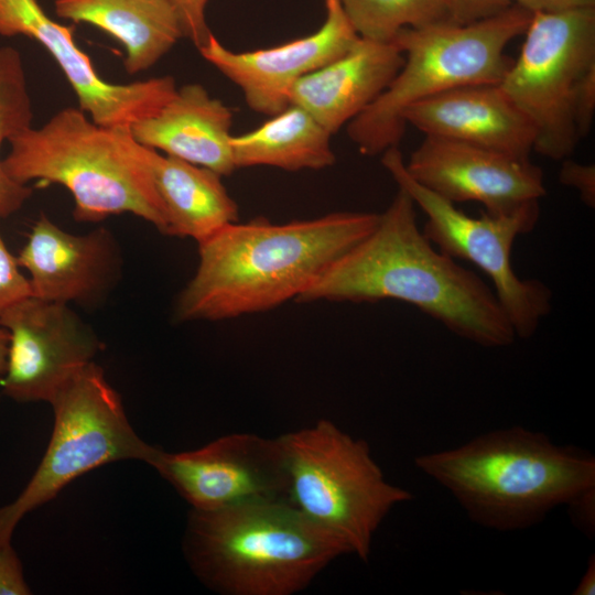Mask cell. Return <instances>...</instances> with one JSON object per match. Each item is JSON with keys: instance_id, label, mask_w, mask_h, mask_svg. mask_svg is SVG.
Listing matches in <instances>:
<instances>
[{"instance_id": "6da1fadb", "label": "cell", "mask_w": 595, "mask_h": 595, "mask_svg": "<svg viewBox=\"0 0 595 595\" xmlns=\"http://www.w3.org/2000/svg\"><path fill=\"white\" fill-rule=\"evenodd\" d=\"M415 208L399 187L374 229L332 262L298 301L399 300L480 346L512 344L515 331L494 291L434 248L419 228Z\"/></svg>"}, {"instance_id": "7a4b0ae2", "label": "cell", "mask_w": 595, "mask_h": 595, "mask_svg": "<svg viewBox=\"0 0 595 595\" xmlns=\"http://www.w3.org/2000/svg\"><path fill=\"white\" fill-rule=\"evenodd\" d=\"M379 214L337 212L274 224L231 223L197 242L198 264L181 291L180 322L221 321L274 309L302 293L367 236Z\"/></svg>"}, {"instance_id": "3957f363", "label": "cell", "mask_w": 595, "mask_h": 595, "mask_svg": "<svg viewBox=\"0 0 595 595\" xmlns=\"http://www.w3.org/2000/svg\"><path fill=\"white\" fill-rule=\"evenodd\" d=\"M414 464L472 521L497 531L531 528L560 506L571 511L595 502V457L519 425L416 456Z\"/></svg>"}, {"instance_id": "277c9868", "label": "cell", "mask_w": 595, "mask_h": 595, "mask_svg": "<svg viewBox=\"0 0 595 595\" xmlns=\"http://www.w3.org/2000/svg\"><path fill=\"white\" fill-rule=\"evenodd\" d=\"M7 142L6 173L20 184L37 181L67 188L75 220L95 223L130 213L165 235V212L153 180L158 151L139 143L129 127L99 126L79 108L67 107Z\"/></svg>"}, {"instance_id": "5b68a950", "label": "cell", "mask_w": 595, "mask_h": 595, "mask_svg": "<svg viewBox=\"0 0 595 595\" xmlns=\"http://www.w3.org/2000/svg\"><path fill=\"white\" fill-rule=\"evenodd\" d=\"M184 549L194 573L226 595H291L350 553L286 500L193 509Z\"/></svg>"}, {"instance_id": "8992f818", "label": "cell", "mask_w": 595, "mask_h": 595, "mask_svg": "<svg viewBox=\"0 0 595 595\" xmlns=\"http://www.w3.org/2000/svg\"><path fill=\"white\" fill-rule=\"evenodd\" d=\"M531 14L512 4L474 22L401 30L392 42L403 64L387 88L348 122L349 139L364 155L383 153L399 145L407 126L403 112L410 106L459 87L499 84L512 62L505 50L523 35Z\"/></svg>"}, {"instance_id": "52a82bcc", "label": "cell", "mask_w": 595, "mask_h": 595, "mask_svg": "<svg viewBox=\"0 0 595 595\" xmlns=\"http://www.w3.org/2000/svg\"><path fill=\"white\" fill-rule=\"evenodd\" d=\"M278 440L289 502L367 562L375 532L394 506L413 498L412 493L388 483L368 443L331 421Z\"/></svg>"}, {"instance_id": "ba28073f", "label": "cell", "mask_w": 595, "mask_h": 595, "mask_svg": "<svg viewBox=\"0 0 595 595\" xmlns=\"http://www.w3.org/2000/svg\"><path fill=\"white\" fill-rule=\"evenodd\" d=\"M54 428L46 452L20 495L0 508V544H12L19 522L52 500L72 480L101 465L149 463L156 447L130 425L119 393L94 361L76 372L50 401Z\"/></svg>"}, {"instance_id": "9c48e42d", "label": "cell", "mask_w": 595, "mask_h": 595, "mask_svg": "<svg viewBox=\"0 0 595 595\" xmlns=\"http://www.w3.org/2000/svg\"><path fill=\"white\" fill-rule=\"evenodd\" d=\"M382 154V165L398 187L425 214L424 235L440 251L455 260L473 262L486 273L516 336L531 337L551 311L552 294L541 281L516 274L511 251L515 239L534 228L539 205L511 214L482 212L479 217H472L413 180L398 147Z\"/></svg>"}, {"instance_id": "30bf717a", "label": "cell", "mask_w": 595, "mask_h": 595, "mask_svg": "<svg viewBox=\"0 0 595 595\" xmlns=\"http://www.w3.org/2000/svg\"><path fill=\"white\" fill-rule=\"evenodd\" d=\"M523 35L519 56L498 85L531 122L533 151L563 160L580 140L573 97L595 64V8L532 13Z\"/></svg>"}, {"instance_id": "8fae6325", "label": "cell", "mask_w": 595, "mask_h": 595, "mask_svg": "<svg viewBox=\"0 0 595 595\" xmlns=\"http://www.w3.org/2000/svg\"><path fill=\"white\" fill-rule=\"evenodd\" d=\"M195 510L255 500H288V477L277 439L232 433L187 452L156 447L148 463Z\"/></svg>"}, {"instance_id": "7c38bea8", "label": "cell", "mask_w": 595, "mask_h": 595, "mask_svg": "<svg viewBox=\"0 0 595 595\" xmlns=\"http://www.w3.org/2000/svg\"><path fill=\"white\" fill-rule=\"evenodd\" d=\"M10 335L1 391L18 402H48L101 343L68 304L29 296L0 315Z\"/></svg>"}, {"instance_id": "4fadbf2b", "label": "cell", "mask_w": 595, "mask_h": 595, "mask_svg": "<svg viewBox=\"0 0 595 595\" xmlns=\"http://www.w3.org/2000/svg\"><path fill=\"white\" fill-rule=\"evenodd\" d=\"M73 26L52 20L36 0H0V35H26L52 55L75 91L79 109L104 127H131L158 112L175 94L172 76L128 84L106 82L73 37Z\"/></svg>"}, {"instance_id": "5bb4252c", "label": "cell", "mask_w": 595, "mask_h": 595, "mask_svg": "<svg viewBox=\"0 0 595 595\" xmlns=\"http://www.w3.org/2000/svg\"><path fill=\"white\" fill-rule=\"evenodd\" d=\"M418 183L455 204L478 202L493 215L539 205L545 195L542 170L529 158L425 136L405 163Z\"/></svg>"}, {"instance_id": "9a60e30c", "label": "cell", "mask_w": 595, "mask_h": 595, "mask_svg": "<svg viewBox=\"0 0 595 595\" xmlns=\"http://www.w3.org/2000/svg\"><path fill=\"white\" fill-rule=\"evenodd\" d=\"M325 7L324 23L307 36L268 48L234 52L212 33L198 51L240 87L253 111L274 116L290 105V89L300 78L342 56L359 37L339 0H325Z\"/></svg>"}, {"instance_id": "2e32d148", "label": "cell", "mask_w": 595, "mask_h": 595, "mask_svg": "<svg viewBox=\"0 0 595 595\" xmlns=\"http://www.w3.org/2000/svg\"><path fill=\"white\" fill-rule=\"evenodd\" d=\"M30 273L32 295L63 304L93 306L119 280V245L106 228L76 235L42 215L18 257Z\"/></svg>"}, {"instance_id": "e0dca14e", "label": "cell", "mask_w": 595, "mask_h": 595, "mask_svg": "<svg viewBox=\"0 0 595 595\" xmlns=\"http://www.w3.org/2000/svg\"><path fill=\"white\" fill-rule=\"evenodd\" d=\"M403 120L425 136L465 142L529 158L536 133L531 122L498 84L448 90L410 106Z\"/></svg>"}, {"instance_id": "ac0fdd59", "label": "cell", "mask_w": 595, "mask_h": 595, "mask_svg": "<svg viewBox=\"0 0 595 595\" xmlns=\"http://www.w3.org/2000/svg\"><path fill=\"white\" fill-rule=\"evenodd\" d=\"M403 64L391 42L358 37L342 56L300 78L290 89V104L312 115L332 134L368 107Z\"/></svg>"}, {"instance_id": "d6986e66", "label": "cell", "mask_w": 595, "mask_h": 595, "mask_svg": "<svg viewBox=\"0 0 595 595\" xmlns=\"http://www.w3.org/2000/svg\"><path fill=\"white\" fill-rule=\"evenodd\" d=\"M232 111L201 84L177 88L154 115L131 125L133 138L224 176L236 170L230 143Z\"/></svg>"}, {"instance_id": "ffe728a7", "label": "cell", "mask_w": 595, "mask_h": 595, "mask_svg": "<svg viewBox=\"0 0 595 595\" xmlns=\"http://www.w3.org/2000/svg\"><path fill=\"white\" fill-rule=\"evenodd\" d=\"M57 17L88 23L125 48L129 74L150 68L183 36L172 0H55Z\"/></svg>"}, {"instance_id": "44dd1931", "label": "cell", "mask_w": 595, "mask_h": 595, "mask_svg": "<svg viewBox=\"0 0 595 595\" xmlns=\"http://www.w3.org/2000/svg\"><path fill=\"white\" fill-rule=\"evenodd\" d=\"M153 180L166 218V236L199 242L238 220V206L216 172L159 152Z\"/></svg>"}, {"instance_id": "7402d4cb", "label": "cell", "mask_w": 595, "mask_h": 595, "mask_svg": "<svg viewBox=\"0 0 595 595\" xmlns=\"http://www.w3.org/2000/svg\"><path fill=\"white\" fill-rule=\"evenodd\" d=\"M331 136L306 110L290 104L257 129L231 136L230 143L236 169L320 170L335 163Z\"/></svg>"}, {"instance_id": "603a6c76", "label": "cell", "mask_w": 595, "mask_h": 595, "mask_svg": "<svg viewBox=\"0 0 595 595\" xmlns=\"http://www.w3.org/2000/svg\"><path fill=\"white\" fill-rule=\"evenodd\" d=\"M32 102L22 57L11 46L0 47V149L17 132L32 126ZM32 188L12 180L0 159V218L19 210Z\"/></svg>"}, {"instance_id": "cb8c5ba5", "label": "cell", "mask_w": 595, "mask_h": 595, "mask_svg": "<svg viewBox=\"0 0 595 595\" xmlns=\"http://www.w3.org/2000/svg\"><path fill=\"white\" fill-rule=\"evenodd\" d=\"M356 33L391 42L405 28L453 21L445 0H339Z\"/></svg>"}, {"instance_id": "d4e9b609", "label": "cell", "mask_w": 595, "mask_h": 595, "mask_svg": "<svg viewBox=\"0 0 595 595\" xmlns=\"http://www.w3.org/2000/svg\"><path fill=\"white\" fill-rule=\"evenodd\" d=\"M32 296L30 281L20 270L17 257L0 235V315L18 302Z\"/></svg>"}, {"instance_id": "484cf974", "label": "cell", "mask_w": 595, "mask_h": 595, "mask_svg": "<svg viewBox=\"0 0 595 595\" xmlns=\"http://www.w3.org/2000/svg\"><path fill=\"white\" fill-rule=\"evenodd\" d=\"M595 113V64L591 65L577 82L573 97V119L578 139L585 137Z\"/></svg>"}, {"instance_id": "4316f807", "label": "cell", "mask_w": 595, "mask_h": 595, "mask_svg": "<svg viewBox=\"0 0 595 595\" xmlns=\"http://www.w3.org/2000/svg\"><path fill=\"white\" fill-rule=\"evenodd\" d=\"M182 28L183 36L201 48L208 41L212 32L205 19L208 0H172Z\"/></svg>"}, {"instance_id": "83f0119b", "label": "cell", "mask_w": 595, "mask_h": 595, "mask_svg": "<svg viewBox=\"0 0 595 595\" xmlns=\"http://www.w3.org/2000/svg\"><path fill=\"white\" fill-rule=\"evenodd\" d=\"M22 563L12 544H0V595H29Z\"/></svg>"}, {"instance_id": "f1b7e54d", "label": "cell", "mask_w": 595, "mask_h": 595, "mask_svg": "<svg viewBox=\"0 0 595 595\" xmlns=\"http://www.w3.org/2000/svg\"><path fill=\"white\" fill-rule=\"evenodd\" d=\"M560 182L575 188L582 202L595 206V165L565 160L559 174Z\"/></svg>"}, {"instance_id": "f546056e", "label": "cell", "mask_w": 595, "mask_h": 595, "mask_svg": "<svg viewBox=\"0 0 595 595\" xmlns=\"http://www.w3.org/2000/svg\"><path fill=\"white\" fill-rule=\"evenodd\" d=\"M453 21L468 23L495 15L510 6L512 0H445Z\"/></svg>"}, {"instance_id": "4dcf8cb0", "label": "cell", "mask_w": 595, "mask_h": 595, "mask_svg": "<svg viewBox=\"0 0 595 595\" xmlns=\"http://www.w3.org/2000/svg\"><path fill=\"white\" fill-rule=\"evenodd\" d=\"M530 13L563 12L595 8V0H512Z\"/></svg>"}, {"instance_id": "1f68e13d", "label": "cell", "mask_w": 595, "mask_h": 595, "mask_svg": "<svg viewBox=\"0 0 595 595\" xmlns=\"http://www.w3.org/2000/svg\"><path fill=\"white\" fill-rule=\"evenodd\" d=\"M595 593V556L588 559L587 567L580 583L575 587L574 595H594Z\"/></svg>"}, {"instance_id": "d6a6232c", "label": "cell", "mask_w": 595, "mask_h": 595, "mask_svg": "<svg viewBox=\"0 0 595 595\" xmlns=\"http://www.w3.org/2000/svg\"><path fill=\"white\" fill-rule=\"evenodd\" d=\"M9 344V332L0 325V386L7 369Z\"/></svg>"}]
</instances>
